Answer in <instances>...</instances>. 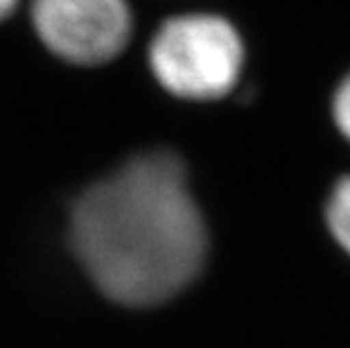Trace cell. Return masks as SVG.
Listing matches in <instances>:
<instances>
[{
    "mask_svg": "<svg viewBox=\"0 0 350 348\" xmlns=\"http://www.w3.org/2000/svg\"><path fill=\"white\" fill-rule=\"evenodd\" d=\"M18 0H0V21L7 18L10 14L14 12V7H16Z\"/></svg>",
    "mask_w": 350,
    "mask_h": 348,
    "instance_id": "obj_6",
    "label": "cell"
},
{
    "mask_svg": "<svg viewBox=\"0 0 350 348\" xmlns=\"http://www.w3.org/2000/svg\"><path fill=\"white\" fill-rule=\"evenodd\" d=\"M242 41L219 16L192 14L167 21L154 36L150 62L170 93L213 100L228 93L242 70Z\"/></svg>",
    "mask_w": 350,
    "mask_h": 348,
    "instance_id": "obj_2",
    "label": "cell"
},
{
    "mask_svg": "<svg viewBox=\"0 0 350 348\" xmlns=\"http://www.w3.org/2000/svg\"><path fill=\"white\" fill-rule=\"evenodd\" d=\"M32 21L50 53L79 66L104 64L126 46V0H34Z\"/></svg>",
    "mask_w": 350,
    "mask_h": 348,
    "instance_id": "obj_3",
    "label": "cell"
},
{
    "mask_svg": "<svg viewBox=\"0 0 350 348\" xmlns=\"http://www.w3.org/2000/svg\"><path fill=\"white\" fill-rule=\"evenodd\" d=\"M70 249L93 285L126 308L183 292L208 254L204 217L170 152H147L88 186L70 209Z\"/></svg>",
    "mask_w": 350,
    "mask_h": 348,
    "instance_id": "obj_1",
    "label": "cell"
},
{
    "mask_svg": "<svg viewBox=\"0 0 350 348\" xmlns=\"http://www.w3.org/2000/svg\"><path fill=\"white\" fill-rule=\"evenodd\" d=\"M334 118H337L339 129L350 138V77L339 86L337 98H334Z\"/></svg>",
    "mask_w": 350,
    "mask_h": 348,
    "instance_id": "obj_5",
    "label": "cell"
},
{
    "mask_svg": "<svg viewBox=\"0 0 350 348\" xmlns=\"http://www.w3.org/2000/svg\"><path fill=\"white\" fill-rule=\"evenodd\" d=\"M325 217L332 238L341 244L346 254H350V176L341 179L334 186L330 202H327Z\"/></svg>",
    "mask_w": 350,
    "mask_h": 348,
    "instance_id": "obj_4",
    "label": "cell"
}]
</instances>
